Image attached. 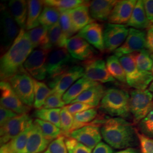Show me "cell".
<instances>
[{
  "mask_svg": "<svg viewBox=\"0 0 153 153\" xmlns=\"http://www.w3.org/2000/svg\"><path fill=\"white\" fill-rule=\"evenodd\" d=\"M33 44L27 31H20L10 48L0 60L1 81H8L12 76L23 69V65L33 51Z\"/></svg>",
  "mask_w": 153,
  "mask_h": 153,
  "instance_id": "1",
  "label": "cell"
},
{
  "mask_svg": "<svg viewBox=\"0 0 153 153\" xmlns=\"http://www.w3.org/2000/svg\"><path fill=\"white\" fill-rule=\"evenodd\" d=\"M91 124L94 126H101L102 138L112 148L123 149L136 145L137 131L131 123L123 118L113 117L105 120H96Z\"/></svg>",
  "mask_w": 153,
  "mask_h": 153,
  "instance_id": "2",
  "label": "cell"
},
{
  "mask_svg": "<svg viewBox=\"0 0 153 153\" xmlns=\"http://www.w3.org/2000/svg\"><path fill=\"white\" fill-rule=\"evenodd\" d=\"M129 99L130 95L126 90L110 88L106 90L99 104V109L111 116L124 119L131 114Z\"/></svg>",
  "mask_w": 153,
  "mask_h": 153,
  "instance_id": "3",
  "label": "cell"
},
{
  "mask_svg": "<svg viewBox=\"0 0 153 153\" xmlns=\"http://www.w3.org/2000/svg\"><path fill=\"white\" fill-rule=\"evenodd\" d=\"M119 59L125 71L127 85L135 90H146L153 81L152 71L140 70L132 54L123 56Z\"/></svg>",
  "mask_w": 153,
  "mask_h": 153,
  "instance_id": "4",
  "label": "cell"
},
{
  "mask_svg": "<svg viewBox=\"0 0 153 153\" xmlns=\"http://www.w3.org/2000/svg\"><path fill=\"white\" fill-rule=\"evenodd\" d=\"M153 108V95L148 89L133 90L130 94L129 109L134 123L145 118Z\"/></svg>",
  "mask_w": 153,
  "mask_h": 153,
  "instance_id": "5",
  "label": "cell"
},
{
  "mask_svg": "<svg viewBox=\"0 0 153 153\" xmlns=\"http://www.w3.org/2000/svg\"><path fill=\"white\" fill-rule=\"evenodd\" d=\"M6 4L1 5V53L4 55L10 48L20 30Z\"/></svg>",
  "mask_w": 153,
  "mask_h": 153,
  "instance_id": "6",
  "label": "cell"
},
{
  "mask_svg": "<svg viewBox=\"0 0 153 153\" xmlns=\"http://www.w3.org/2000/svg\"><path fill=\"white\" fill-rule=\"evenodd\" d=\"M85 76L82 66L74 65L60 74L48 79V85L52 94L62 97L66 91L79 79Z\"/></svg>",
  "mask_w": 153,
  "mask_h": 153,
  "instance_id": "7",
  "label": "cell"
},
{
  "mask_svg": "<svg viewBox=\"0 0 153 153\" xmlns=\"http://www.w3.org/2000/svg\"><path fill=\"white\" fill-rule=\"evenodd\" d=\"M24 104L31 107L34 103L33 78L23 68L7 81Z\"/></svg>",
  "mask_w": 153,
  "mask_h": 153,
  "instance_id": "8",
  "label": "cell"
},
{
  "mask_svg": "<svg viewBox=\"0 0 153 153\" xmlns=\"http://www.w3.org/2000/svg\"><path fill=\"white\" fill-rule=\"evenodd\" d=\"M76 61L66 48H57L51 51L47 61V79H51L66 71L73 66Z\"/></svg>",
  "mask_w": 153,
  "mask_h": 153,
  "instance_id": "9",
  "label": "cell"
},
{
  "mask_svg": "<svg viewBox=\"0 0 153 153\" xmlns=\"http://www.w3.org/2000/svg\"><path fill=\"white\" fill-rule=\"evenodd\" d=\"M50 52L45 49H35L25 62L23 68L33 79L40 81L47 78L46 66Z\"/></svg>",
  "mask_w": 153,
  "mask_h": 153,
  "instance_id": "10",
  "label": "cell"
},
{
  "mask_svg": "<svg viewBox=\"0 0 153 153\" xmlns=\"http://www.w3.org/2000/svg\"><path fill=\"white\" fill-rule=\"evenodd\" d=\"M33 123V119L28 114L18 115L7 121L1 126V145L18 137L31 126Z\"/></svg>",
  "mask_w": 153,
  "mask_h": 153,
  "instance_id": "11",
  "label": "cell"
},
{
  "mask_svg": "<svg viewBox=\"0 0 153 153\" xmlns=\"http://www.w3.org/2000/svg\"><path fill=\"white\" fill-rule=\"evenodd\" d=\"M146 49V32L143 30L130 28L124 43L114 52L120 58Z\"/></svg>",
  "mask_w": 153,
  "mask_h": 153,
  "instance_id": "12",
  "label": "cell"
},
{
  "mask_svg": "<svg viewBox=\"0 0 153 153\" xmlns=\"http://www.w3.org/2000/svg\"><path fill=\"white\" fill-rule=\"evenodd\" d=\"M127 26L108 23L104 28V48L108 53L114 52L124 43L129 33Z\"/></svg>",
  "mask_w": 153,
  "mask_h": 153,
  "instance_id": "13",
  "label": "cell"
},
{
  "mask_svg": "<svg viewBox=\"0 0 153 153\" xmlns=\"http://www.w3.org/2000/svg\"><path fill=\"white\" fill-rule=\"evenodd\" d=\"M85 76L89 80L98 83L115 82V79L108 71L106 62L103 59L95 57L83 61L82 64Z\"/></svg>",
  "mask_w": 153,
  "mask_h": 153,
  "instance_id": "14",
  "label": "cell"
},
{
  "mask_svg": "<svg viewBox=\"0 0 153 153\" xmlns=\"http://www.w3.org/2000/svg\"><path fill=\"white\" fill-rule=\"evenodd\" d=\"M1 105L18 115L27 114L31 107L22 102L7 81H1Z\"/></svg>",
  "mask_w": 153,
  "mask_h": 153,
  "instance_id": "15",
  "label": "cell"
},
{
  "mask_svg": "<svg viewBox=\"0 0 153 153\" xmlns=\"http://www.w3.org/2000/svg\"><path fill=\"white\" fill-rule=\"evenodd\" d=\"M66 48L71 57L76 60H91L97 57L98 51L85 39L77 35L68 39Z\"/></svg>",
  "mask_w": 153,
  "mask_h": 153,
  "instance_id": "16",
  "label": "cell"
},
{
  "mask_svg": "<svg viewBox=\"0 0 153 153\" xmlns=\"http://www.w3.org/2000/svg\"><path fill=\"white\" fill-rule=\"evenodd\" d=\"M52 142L44 136L37 124L33 122L25 148L19 153H42Z\"/></svg>",
  "mask_w": 153,
  "mask_h": 153,
  "instance_id": "17",
  "label": "cell"
},
{
  "mask_svg": "<svg viewBox=\"0 0 153 153\" xmlns=\"http://www.w3.org/2000/svg\"><path fill=\"white\" fill-rule=\"evenodd\" d=\"M68 136L76 139L78 142L93 149L101 142L102 138L98 126L90 124L71 131Z\"/></svg>",
  "mask_w": 153,
  "mask_h": 153,
  "instance_id": "18",
  "label": "cell"
},
{
  "mask_svg": "<svg viewBox=\"0 0 153 153\" xmlns=\"http://www.w3.org/2000/svg\"><path fill=\"white\" fill-rule=\"evenodd\" d=\"M103 32L104 28L102 25L94 22L82 28L76 35L87 41L97 50L103 53L105 51Z\"/></svg>",
  "mask_w": 153,
  "mask_h": 153,
  "instance_id": "19",
  "label": "cell"
},
{
  "mask_svg": "<svg viewBox=\"0 0 153 153\" xmlns=\"http://www.w3.org/2000/svg\"><path fill=\"white\" fill-rule=\"evenodd\" d=\"M137 2L136 0L118 1L111 13L108 20V23L123 25H126L131 17Z\"/></svg>",
  "mask_w": 153,
  "mask_h": 153,
  "instance_id": "20",
  "label": "cell"
},
{
  "mask_svg": "<svg viewBox=\"0 0 153 153\" xmlns=\"http://www.w3.org/2000/svg\"><path fill=\"white\" fill-rule=\"evenodd\" d=\"M66 11L71 17L76 33L79 32L88 25L95 22V20L90 16L88 1H85V3L76 8Z\"/></svg>",
  "mask_w": 153,
  "mask_h": 153,
  "instance_id": "21",
  "label": "cell"
},
{
  "mask_svg": "<svg viewBox=\"0 0 153 153\" xmlns=\"http://www.w3.org/2000/svg\"><path fill=\"white\" fill-rule=\"evenodd\" d=\"M118 1L94 0L89 3L90 16L94 20L104 22L108 20L111 13Z\"/></svg>",
  "mask_w": 153,
  "mask_h": 153,
  "instance_id": "22",
  "label": "cell"
},
{
  "mask_svg": "<svg viewBox=\"0 0 153 153\" xmlns=\"http://www.w3.org/2000/svg\"><path fill=\"white\" fill-rule=\"evenodd\" d=\"M152 24L148 19L143 0L137 1L126 26L130 28L143 30L148 29Z\"/></svg>",
  "mask_w": 153,
  "mask_h": 153,
  "instance_id": "23",
  "label": "cell"
},
{
  "mask_svg": "<svg viewBox=\"0 0 153 153\" xmlns=\"http://www.w3.org/2000/svg\"><path fill=\"white\" fill-rule=\"evenodd\" d=\"M105 91L104 86L102 84L98 83L85 91L71 104L81 102L88 104L95 108L100 104Z\"/></svg>",
  "mask_w": 153,
  "mask_h": 153,
  "instance_id": "24",
  "label": "cell"
},
{
  "mask_svg": "<svg viewBox=\"0 0 153 153\" xmlns=\"http://www.w3.org/2000/svg\"><path fill=\"white\" fill-rule=\"evenodd\" d=\"M8 8L14 21L21 29L26 30L27 19V1L24 0H11L8 2Z\"/></svg>",
  "mask_w": 153,
  "mask_h": 153,
  "instance_id": "25",
  "label": "cell"
},
{
  "mask_svg": "<svg viewBox=\"0 0 153 153\" xmlns=\"http://www.w3.org/2000/svg\"><path fill=\"white\" fill-rule=\"evenodd\" d=\"M98 83H99L90 81L83 76L75 82L66 91L62 97V100L65 104H70L85 91Z\"/></svg>",
  "mask_w": 153,
  "mask_h": 153,
  "instance_id": "26",
  "label": "cell"
},
{
  "mask_svg": "<svg viewBox=\"0 0 153 153\" xmlns=\"http://www.w3.org/2000/svg\"><path fill=\"white\" fill-rule=\"evenodd\" d=\"M33 48L51 51L49 38V28L40 25L27 31Z\"/></svg>",
  "mask_w": 153,
  "mask_h": 153,
  "instance_id": "27",
  "label": "cell"
},
{
  "mask_svg": "<svg viewBox=\"0 0 153 153\" xmlns=\"http://www.w3.org/2000/svg\"><path fill=\"white\" fill-rule=\"evenodd\" d=\"M28 15L26 30L29 31L40 26L39 17L43 10V1H27Z\"/></svg>",
  "mask_w": 153,
  "mask_h": 153,
  "instance_id": "28",
  "label": "cell"
},
{
  "mask_svg": "<svg viewBox=\"0 0 153 153\" xmlns=\"http://www.w3.org/2000/svg\"><path fill=\"white\" fill-rule=\"evenodd\" d=\"M34 85V103L33 106L36 109L42 108L51 95V90L45 83L33 78Z\"/></svg>",
  "mask_w": 153,
  "mask_h": 153,
  "instance_id": "29",
  "label": "cell"
},
{
  "mask_svg": "<svg viewBox=\"0 0 153 153\" xmlns=\"http://www.w3.org/2000/svg\"><path fill=\"white\" fill-rule=\"evenodd\" d=\"M106 65L108 71L115 79L124 83H126L125 71L118 57L115 55L109 56L107 59Z\"/></svg>",
  "mask_w": 153,
  "mask_h": 153,
  "instance_id": "30",
  "label": "cell"
},
{
  "mask_svg": "<svg viewBox=\"0 0 153 153\" xmlns=\"http://www.w3.org/2000/svg\"><path fill=\"white\" fill-rule=\"evenodd\" d=\"M98 111L95 108L86 110L74 115V124L71 133L83 126L91 124L96 119Z\"/></svg>",
  "mask_w": 153,
  "mask_h": 153,
  "instance_id": "31",
  "label": "cell"
},
{
  "mask_svg": "<svg viewBox=\"0 0 153 153\" xmlns=\"http://www.w3.org/2000/svg\"><path fill=\"white\" fill-rule=\"evenodd\" d=\"M61 13L53 7L45 6L39 21L40 25L49 28L59 22Z\"/></svg>",
  "mask_w": 153,
  "mask_h": 153,
  "instance_id": "32",
  "label": "cell"
},
{
  "mask_svg": "<svg viewBox=\"0 0 153 153\" xmlns=\"http://www.w3.org/2000/svg\"><path fill=\"white\" fill-rule=\"evenodd\" d=\"M61 108L46 109L42 108L34 111L33 116L36 119L51 123L61 129Z\"/></svg>",
  "mask_w": 153,
  "mask_h": 153,
  "instance_id": "33",
  "label": "cell"
},
{
  "mask_svg": "<svg viewBox=\"0 0 153 153\" xmlns=\"http://www.w3.org/2000/svg\"><path fill=\"white\" fill-rule=\"evenodd\" d=\"M49 38L51 48H66L68 39L62 32L59 22L49 28Z\"/></svg>",
  "mask_w": 153,
  "mask_h": 153,
  "instance_id": "34",
  "label": "cell"
},
{
  "mask_svg": "<svg viewBox=\"0 0 153 153\" xmlns=\"http://www.w3.org/2000/svg\"><path fill=\"white\" fill-rule=\"evenodd\" d=\"M137 68L142 71H152L153 59L151 53L147 49H144L132 54Z\"/></svg>",
  "mask_w": 153,
  "mask_h": 153,
  "instance_id": "35",
  "label": "cell"
},
{
  "mask_svg": "<svg viewBox=\"0 0 153 153\" xmlns=\"http://www.w3.org/2000/svg\"><path fill=\"white\" fill-rule=\"evenodd\" d=\"M43 2L44 5L55 7L61 13L76 8L85 2L82 0H45Z\"/></svg>",
  "mask_w": 153,
  "mask_h": 153,
  "instance_id": "36",
  "label": "cell"
},
{
  "mask_svg": "<svg viewBox=\"0 0 153 153\" xmlns=\"http://www.w3.org/2000/svg\"><path fill=\"white\" fill-rule=\"evenodd\" d=\"M33 123L40 127L44 136L51 141L63 134L60 128L51 123L39 119H35Z\"/></svg>",
  "mask_w": 153,
  "mask_h": 153,
  "instance_id": "37",
  "label": "cell"
},
{
  "mask_svg": "<svg viewBox=\"0 0 153 153\" xmlns=\"http://www.w3.org/2000/svg\"><path fill=\"white\" fill-rule=\"evenodd\" d=\"M30 128L31 126L18 137L9 141L12 153H19L25 148L27 142Z\"/></svg>",
  "mask_w": 153,
  "mask_h": 153,
  "instance_id": "38",
  "label": "cell"
},
{
  "mask_svg": "<svg viewBox=\"0 0 153 153\" xmlns=\"http://www.w3.org/2000/svg\"><path fill=\"white\" fill-rule=\"evenodd\" d=\"M73 124L74 116L65 107H63L61 110L60 124L61 129L64 136H69Z\"/></svg>",
  "mask_w": 153,
  "mask_h": 153,
  "instance_id": "39",
  "label": "cell"
},
{
  "mask_svg": "<svg viewBox=\"0 0 153 153\" xmlns=\"http://www.w3.org/2000/svg\"><path fill=\"white\" fill-rule=\"evenodd\" d=\"M65 144L68 153H92L91 149L70 136H65Z\"/></svg>",
  "mask_w": 153,
  "mask_h": 153,
  "instance_id": "40",
  "label": "cell"
},
{
  "mask_svg": "<svg viewBox=\"0 0 153 153\" xmlns=\"http://www.w3.org/2000/svg\"><path fill=\"white\" fill-rule=\"evenodd\" d=\"M42 153H68L66 146L65 136L61 134L53 140Z\"/></svg>",
  "mask_w": 153,
  "mask_h": 153,
  "instance_id": "41",
  "label": "cell"
},
{
  "mask_svg": "<svg viewBox=\"0 0 153 153\" xmlns=\"http://www.w3.org/2000/svg\"><path fill=\"white\" fill-rule=\"evenodd\" d=\"M59 24L62 32L68 39L73 37V35L76 33L73 28L71 17L67 11L61 13Z\"/></svg>",
  "mask_w": 153,
  "mask_h": 153,
  "instance_id": "42",
  "label": "cell"
},
{
  "mask_svg": "<svg viewBox=\"0 0 153 153\" xmlns=\"http://www.w3.org/2000/svg\"><path fill=\"white\" fill-rule=\"evenodd\" d=\"M138 139L140 142L142 153H153V138L137 131Z\"/></svg>",
  "mask_w": 153,
  "mask_h": 153,
  "instance_id": "43",
  "label": "cell"
},
{
  "mask_svg": "<svg viewBox=\"0 0 153 153\" xmlns=\"http://www.w3.org/2000/svg\"><path fill=\"white\" fill-rule=\"evenodd\" d=\"M65 105L62 97L55 94L50 95L47 99L43 108L46 109H54L64 107Z\"/></svg>",
  "mask_w": 153,
  "mask_h": 153,
  "instance_id": "44",
  "label": "cell"
},
{
  "mask_svg": "<svg viewBox=\"0 0 153 153\" xmlns=\"http://www.w3.org/2000/svg\"><path fill=\"white\" fill-rule=\"evenodd\" d=\"M139 128L142 134L153 138V118L147 116L139 123Z\"/></svg>",
  "mask_w": 153,
  "mask_h": 153,
  "instance_id": "45",
  "label": "cell"
},
{
  "mask_svg": "<svg viewBox=\"0 0 153 153\" xmlns=\"http://www.w3.org/2000/svg\"><path fill=\"white\" fill-rule=\"evenodd\" d=\"M66 109H67L71 115H76L77 113L85 111L88 109L93 108V107L88 104L81 103V102H76L74 103H71L64 107Z\"/></svg>",
  "mask_w": 153,
  "mask_h": 153,
  "instance_id": "46",
  "label": "cell"
},
{
  "mask_svg": "<svg viewBox=\"0 0 153 153\" xmlns=\"http://www.w3.org/2000/svg\"><path fill=\"white\" fill-rule=\"evenodd\" d=\"M18 114L10 109H7L3 106L0 107V124L1 126L4 125L7 121L16 117Z\"/></svg>",
  "mask_w": 153,
  "mask_h": 153,
  "instance_id": "47",
  "label": "cell"
},
{
  "mask_svg": "<svg viewBox=\"0 0 153 153\" xmlns=\"http://www.w3.org/2000/svg\"><path fill=\"white\" fill-rule=\"evenodd\" d=\"M92 153H114V150L108 144L100 142L94 149Z\"/></svg>",
  "mask_w": 153,
  "mask_h": 153,
  "instance_id": "48",
  "label": "cell"
},
{
  "mask_svg": "<svg viewBox=\"0 0 153 153\" xmlns=\"http://www.w3.org/2000/svg\"><path fill=\"white\" fill-rule=\"evenodd\" d=\"M146 49L153 54V24L148 29L146 32Z\"/></svg>",
  "mask_w": 153,
  "mask_h": 153,
  "instance_id": "49",
  "label": "cell"
},
{
  "mask_svg": "<svg viewBox=\"0 0 153 153\" xmlns=\"http://www.w3.org/2000/svg\"><path fill=\"white\" fill-rule=\"evenodd\" d=\"M143 2L148 19L153 24V0H144Z\"/></svg>",
  "mask_w": 153,
  "mask_h": 153,
  "instance_id": "50",
  "label": "cell"
},
{
  "mask_svg": "<svg viewBox=\"0 0 153 153\" xmlns=\"http://www.w3.org/2000/svg\"><path fill=\"white\" fill-rule=\"evenodd\" d=\"M0 153H13L9 142L1 145Z\"/></svg>",
  "mask_w": 153,
  "mask_h": 153,
  "instance_id": "51",
  "label": "cell"
},
{
  "mask_svg": "<svg viewBox=\"0 0 153 153\" xmlns=\"http://www.w3.org/2000/svg\"><path fill=\"white\" fill-rule=\"evenodd\" d=\"M115 153H139L138 152V151L134 149H132V148H127L126 149L124 150H120V151H119L117 152H116Z\"/></svg>",
  "mask_w": 153,
  "mask_h": 153,
  "instance_id": "52",
  "label": "cell"
},
{
  "mask_svg": "<svg viewBox=\"0 0 153 153\" xmlns=\"http://www.w3.org/2000/svg\"><path fill=\"white\" fill-rule=\"evenodd\" d=\"M151 93L153 94V81L152 82L150 83V86H149V89H148Z\"/></svg>",
  "mask_w": 153,
  "mask_h": 153,
  "instance_id": "53",
  "label": "cell"
},
{
  "mask_svg": "<svg viewBox=\"0 0 153 153\" xmlns=\"http://www.w3.org/2000/svg\"><path fill=\"white\" fill-rule=\"evenodd\" d=\"M148 116H149V117H150L153 118V109L150 112V113L148 114Z\"/></svg>",
  "mask_w": 153,
  "mask_h": 153,
  "instance_id": "54",
  "label": "cell"
},
{
  "mask_svg": "<svg viewBox=\"0 0 153 153\" xmlns=\"http://www.w3.org/2000/svg\"><path fill=\"white\" fill-rule=\"evenodd\" d=\"M152 58H153V55L152 54ZM152 73L153 74V69H152Z\"/></svg>",
  "mask_w": 153,
  "mask_h": 153,
  "instance_id": "55",
  "label": "cell"
},
{
  "mask_svg": "<svg viewBox=\"0 0 153 153\" xmlns=\"http://www.w3.org/2000/svg\"><path fill=\"white\" fill-rule=\"evenodd\" d=\"M152 55H153V54H152Z\"/></svg>",
  "mask_w": 153,
  "mask_h": 153,
  "instance_id": "56",
  "label": "cell"
}]
</instances>
